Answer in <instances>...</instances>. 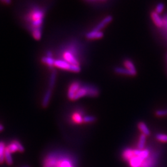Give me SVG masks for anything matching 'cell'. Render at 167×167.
<instances>
[{
    "mask_svg": "<svg viewBox=\"0 0 167 167\" xmlns=\"http://www.w3.org/2000/svg\"><path fill=\"white\" fill-rule=\"evenodd\" d=\"M1 1H2L3 2H5V0H1Z\"/></svg>",
    "mask_w": 167,
    "mask_h": 167,
    "instance_id": "obj_33",
    "label": "cell"
},
{
    "mask_svg": "<svg viewBox=\"0 0 167 167\" xmlns=\"http://www.w3.org/2000/svg\"><path fill=\"white\" fill-rule=\"evenodd\" d=\"M11 154L12 153L9 151V149L6 147V150H5V154H4V159H5V162L9 165H12L13 163V160L11 156Z\"/></svg>",
    "mask_w": 167,
    "mask_h": 167,
    "instance_id": "obj_19",
    "label": "cell"
},
{
    "mask_svg": "<svg viewBox=\"0 0 167 167\" xmlns=\"http://www.w3.org/2000/svg\"><path fill=\"white\" fill-rule=\"evenodd\" d=\"M57 167H76V162L70 155L61 152Z\"/></svg>",
    "mask_w": 167,
    "mask_h": 167,
    "instance_id": "obj_5",
    "label": "cell"
},
{
    "mask_svg": "<svg viewBox=\"0 0 167 167\" xmlns=\"http://www.w3.org/2000/svg\"><path fill=\"white\" fill-rule=\"evenodd\" d=\"M1 126V124H0V126Z\"/></svg>",
    "mask_w": 167,
    "mask_h": 167,
    "instance_id": "obj_35",
    "label": "cell"
},
{
    "mask_svg": "<svg viewBox=\"0 0 167 167\" xmlns=\"http://www.w3.org/2000/svg\"><path fill=\"white\" fill-rule=\"evenodd\" d=\"M45 17V12L40 8H34L27 16V19L30 22L32 28L42 27Z\"/></svg>",
    "mask_w": 167,
    "mask_h": 167,
    "instance_id": "obj_2",
    "label": "cell"
},
{
    "mask_svg": "<svg viewBox=\"0 0 167 167\" xmlns=\"http://www.w3.org/2000/svg\"><path fill=\"white\" fill-rule=\"evenodd\" d=\"M151 17L154 23L158 27H162L164 26V20L160 17L159 14L157 13L155 11L152 12Z\"/></svg>",
    "mask_w": 167,
    "mask_h": 167,
    "instance_id": "obj_11",
    "label": "cell"
},
{
    "mask_svg": "<svg viewBox=\"0 0 167 167\" xmlns=\"http://www.w3.org/2000/svg\"><path fill=\"white\" fill-rule=\"evenodd\" d=\"M55 66L61 69L67 70L74 72H79L81 71V69L80 65L78 64H72L65 61L64 59H55Z\"/></svg>",
    "mask_w": 167,
    "mask_h": 167,
    "instance_id": "obj_3",
    "label": "cell"
},
{
    "mask_svg": "<svg viewBox=\"0 0 167 167\" xmlns=\"http://www.w3.org/2000/svg\"><path fill=\"white\" fill-rule=\"evenodd\" d=\"M146 136L141 134L139 139V141L137 142V149L142 150L144 149L145 147V145H146Z\"/></svg>",
    "mask_w": 167,
    "mask_h": 167,
    "instance_id": "obj_18",
    "label": "cell"
},
{
    "mask_svg": "<svg viewBox=\"0 0 167 167\" xmlns=\"http://www.w3.org/2000/svg\"><path fill=\"white\" fill-rule=\"evenodd\" d=\"M85 96H87V85H84V86L82 85L81 87L78 90V91L75 94L73 100H78Z\"/></svg>",
    "mask_w": 167,
    "mask_h": 167,
    "instance_id": "obj_10",
    "label": "cell"
},
{
    "mask_svg": "<svg viewBox=\"0 0 167 167\" xmlns=\"http://www.w3.org/2000/svg\"><path fill=\"white\" fill-rule=\"evenodd\" d=\"M6 147L11 153H14L17 151L20 152H23L25 150L22 144L17 140L12 141Z\"/></svg>",
    "mask_w": 167,
    "mask_h": 167,
    "instance_id": "obj_7",
    "label": "cell"
},
{
    "mask_svg": "<svg viewBox=\"0 0 167 167\" xmlns=\"http://www.w3.org/2000/svg\"><path fill=\"white\" fill-rule=\"evenodd\" d=\"M56 79V72L53 70L51 74L50 81H49V88L53 89L55 84Z\"/></svg>",
    "mask_w": 167,
    "mask_h": 167,
    "instance_id": "obj_23",
    "label": "cell"
},
{
    "mask_svg": "<svg viewBox=\"0 0 167 167\" xmlns=\"http://www.w3.org/2000/svg\"><path fill=\"white\" fill-rule=\"evenodd\" d=\"M29 167V166H28V165H26V166H24V167Z\"/></svg>",
    "mask_w": 167,
    "mask_h": 167,
    "instance_id": "obj_34",
    "label": "cell"
},
{
    "mask_svg": "<svg viewBox=\"0 0 167 167\" xmlns=\"http://www.w3.org/2000/svg\"><path fill=\"white\" fill-rule=\"evenodd\" d=\"M164 25H165V27L167 29V17L165 18V20L164 21Z\"/></svg>",
    "mask_w": 167,
    "mask_h": 167,
    "instance_id": "obj_30",
    "label": "cell"
},
{
    "mask_svg": "<svg viewBox=\"0 0 167 167\" xmlns=\"http://www.w3.org/2000/svg\"><path fill=\"white\" fill-rule=\"evenodd\" d=\"M52 89L49 88L46 91V92H45V95L44 96L43 100H42V107L44 108H46L49 105V104L50 103V101L51 97H52Z\"/></svg>",
    "mask_w": 167,
    "mask_h": 167,
    "instance_id": "obj_13",
    "label": "cell"
},
{
    "mask_svg": "<svg viewBox=\"0 0 167 167\" xmlns=\"http://www.w3.org/2000/svg\"><path fill=\"white\" fill-rule=\"evenodd\" d=\"M42 61L47 64L49 67H53L55 66V59H54L53 58V57H48V56H44L42 58Z\"/></svg>",
    "mask_w": 167,
    "mask_h": 167,
    "instance_id": "obj_20",
    "label": "cell"
},
{
    "mask_svg": "<svg viewBox=\"0 0 167 167\" xmlns=\"http://www.w3.org/2000/svg\"><path fill=\"white\" fill-rule=\"evenodd\" d=\"M157 140L162 142H167V134H157L155 136Z\"/></svg>",
    "mask_w": 167,
    "mask_h": 167,
    "instance_id": "obj_26",
    "label": "cell"
},
{
    "mask_svg": "<svg viewBox=\"0 0 167 167\" xmlns=\"http://www.w3.org/2000/svg\"><path fill=\"white\" fill-rule=\"evenodd\" d=\"M164 8H165L164 4L162 3V2H160V3H159V4L156 6V7H155V12H156L157 13H158L159 14H161V13L164 11Z\"/></svg>",
    "mask_w": 167,
    "mask_h": 167,
    "instance_id": "obj_27",
    "label": "cell"
},
{
    "mask_svg": "<svg viewBox=\"0 0 167 167\" xmlns=\"http://www.w3.org/2000/svg\"><path fill=\"white\" fill-rule=\"evenodd\" d=\"M6 146H5V144L2 141H0V164H2L4 161V154H5V150H6Z\"/></svg>",
    "mask_w": 167,
    "mask_h": 167,
    "instance_id": "obj_21",
    "label": "cell"
},
{
    "mask_svg": "<svg viewBox=\"0 0 167 167\" xmlns=\"http://www.w3.org/2000/svg\"><path fill=\"white\" fill-rule=\"evenodd\" d=\"M11 0H5V3L6 4H9L11 2Z\"/></svg>",
    "mask_w": 167,
    "mask_h": 167,
    "instance_id": "obj_31",
    "label": "cell"
},
{
    "mask_svg": "<svg viewBox=\"0 0 167 167\" xmlns=\"http://www.w3.org/2000/svg\"><path fill=\"white\" fill-rule=\"evenodd\" d=\"M123 64L126 69L131 70V71H136L135 66L131 60L125 59L123 62Z\"/></svg>",
    "mask_w": 167,
    "mask_h": 167,
    "instance_id": "obj_22",
    "label": "cell"
},
{
    "mask_svg": "<svg viewBox=\"0 0 167 167\" xmlns=\"http://www.w3.org/2000/svg\"><path fill=\"white\" fill-rule=\"evenodd\" d=\"M31 31H32V36L34 37V38L35 40H39L41 39V37H42V27L32 28V29H31Z\"/></svg>",
    "mask_w": 167,
    "mask_h": 167,
    "instance_id": "obj_17",
    "label": "cell"
},
{
    "mask_svg": "<svg viewBox=\"0 0 167 167\" xmlns=\"http://www.w3.org/2000/svg\"><path fill=\"white\" fill-rule=\"evenodd\" d=\"M46 56H48V57H53V55H52V52H50V51H49V52H47Z\"/></svg>",
    "mask_w": 167,
    "mask_h": 167,
    "instance_id": "obj_29",
    "label": "cell"
},
{
    "mask_svg": "<svg viewBox=\"0 0 167 167\" xmlns=\"http://www.w3.org/2000/svg\"><path fill=\"white\" fill-rule=\"evenodd\" d=\"M114 72L118 74L131 76H134L137 74V71H132L126 68H123V67H116L114 69Z\"/></svg>",
    "mask_w": 167,
    "mask_h": 167,
    "instance_id": "obj_12",
    "label": "cell"
},
{
    "mask_svg": "<svg viewBox=\"0 0 167 167\" xmlns=\"http://www.w3.org/2000/svg\"><path fill=\"white\" fill-rule=\"evenodd\" d=\"M95 120H96V118L94 116L87 115V116H84V118H83V122L84 123H94Z\"/></svg>",
    "mask_w": 167,
    "mask_h": 167,
    "instance_id": "obj_25",
    "label": "cell"
},
{
    "mask_svg": "<svg viewBox=\"0 0 167 167\" xmlns=\"http://www.w3.org/2000/svg\"><path fill=\"white\" fill-rule=\"evenodd\" d=\"M151 155V151L148 149H133V155L128 162L130 167H142Z\"/></svg>",
    "mask_w": 167,
    "mask_h": 167,
    "instance_id": "obj_1",
    "label": "cell"
},
{
    "mask_svg": "<svg viewBox=\"0 0 167 167\" xmlns=\"http://www.w3.org/2000/svg\"><path fill=\"white\" fill-rule=\"evenodd\" d=\"M113 20V17L111 16H108L106 17H105L94 29L96 30H100L104 27H105L107 25H108L109 23H110Z\"/></svg>",
    "mask_w": 167,
    "mask_h": 167,
    "instance_id": "obj_14",
    "label": "cell"
},
{
    "mask_svg": "<svg viewBox=\"0 0 167 167\" xmlns=\"http://www.w3.org/2000/svg\"><path fill=\"white\" fill-rule=\"evenodd\" d=\"M3 129H4V126H3L2 125H1V126H0V132L2 131Z\"/></svg>",
    "mask_w": 167,
    "mask_h": 167,
    "instance_id": "obj_32",
    "label": "cell"
},
{
    "mask_svg": "<svg viewBox=\"0 0 167 167\" xmlns=\"http://www.w3.org/2000/svg\"><path fill=\"white\" fill-rule=\"evenodd\" d=\"M87 97H96L99 95V89L92 85H87Z\"/></svg>",
    "mask_w": 167,
    "mask_h": 167,
    "instance_id": "obj_15",
    "label": "cell"
},
{
    "mask_svg": "<svg viewBox=\"0 0 167 167\" xmlns=\"http://www.w3.org/2000/svg\"><path fill=\"white\" fill-rule=\"evenodd\" d=\"M72 119L73 121L76 123H77V124H81L82 123H84L83 122V118L82 114L81 113H75L73 114L72 115Z\"/></svg>",
    "mask_w": 167,
    "mask_h": 167,
    "instance_id": "obj_24",
    "label": "cell"
},
{
    "mask_svg": "<svg viewBox=\"0 0 167 167\" xmlns=\"http://www.w3.org/2000/svg\"><path fill=\"white\" fill-rule=\"evenodd\" d=\"M137 127L142 134L146 135V136H148L151 134V131H150L149 129L148 128L147 124L145 123L142 122V121L139 122L137 124Z\"/></svg>",
    "mask_w": 167,
    "mask_h": 167,
    "instance_id": "obj_16",
    "label": "cell"
},
{
    "mask_svg": "<svg viewBox=\"0 0 167 167\" xmlns=\"http://www.w3.org/2000/svg\"><path fill=\"white\" fill-rule=\"evenodd\" d=\"M61 152H53L47 154L42 162V167H57Z\"/></svg>",
    "mask_w": 167,
    "mask_h": 167,
    "instance_id": "obj_4",
    "label": "cell"
},
{
    "mask_svg": "<svg viewBox=\"0 0 167 167\" xmlns=\"http://www.w3.org/2000/svg\"><path fill=\"white\" fill-rule=\"evenodd\" d=\"M81 86H82L81 83L79 81L72 82L70 84L69 89H68V91H67V97L69 99L73 100L75 94L78 91V90L81 87Z\"/></svg>",
    "mask_w": 167,
    "mask_h": 167,
    "instance_id": "obj_6",
    "label": "cell"
},
{
    "mask_svg": "<svg viewBox=\"0 0 167 167\" xmlns=\"http://www.w3.org/2000/svg\"><path fill=\"white\" fill-rule=\"evenodd\" d=\"M155 115L159 117L167 116V109L164 110H159L155 112Z\"/></svg>",
    "mask_w": 167,
    "mask_h": 167,
    "instance_id": "obj_28",
    "label": "cell"
},
{
    "mask_svg": "<svg viewBox=\"0 0 167 167\" xmlns=\"http://www.w3.org/2000/svg\"><path fill=\"white\" fill-rule=\"evenodd\" d=\"M63 59H64L65 61H66L67 62H68L70 64L80 65L77 59L76 58V56L74 55V54L73 50H66L63 53Z\"/></svg>",
    "mask_w": 167,
    "mask_h": 167,
    "instance_id": "obj_8",
    "label": "cell"
},
{
    "mask_svg": "<svg viewBox=\"0 0 167 167\" xmlns=\"http://www.w3.org/2000/svg\"><path fill=\"white\" fill-rule=\"evenodd\" d=\"M86 37L87 39L90 40L100 39L104 37V33L100 30H96L94 29L87 33Z\"/></svg>",
    "mask_w": 167,
    "mask_h": 167,
    "instance_id": "obj_9",
    "label": "cell"
}]
</instances>
